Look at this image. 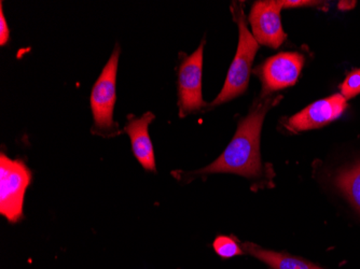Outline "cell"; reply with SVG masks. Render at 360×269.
Returning <instances> with one entry per match:
<instances>
[{
    "instance_id": "6da1fadb",
    "label": "cell",
    "mask_w": 360,
    "mask_h": 269,
    "mask_svg": "<svg viewBox=\"0 0 360 269\" xmlns=\"http://www.w3.org/2000/svg\"><path fill=\"white\" fill-rule=\"evenodd\" d=\"M280 98H266L257 103L250 114L238 123V131L224 153L207 167L195 171L196 175L231 173L248 178L259 177L261 127L269 109Z\"/></svg>"
},
{
    "instance_id": "7a4b0ae2",
    "label": "cell",
    "mask_w": 360,
    "mask_h": 269,
    "mask_svg": "<svg viewBox=\"0 0 360 269\" xmlns=\"http://www.w3.org/2000/svg\"><path fill=\"white\" fill-rule=\"evenodd\" d=\"M231 11L234 21L238 23V34H240L238 51L231 66L229 68L228 76L221 92L212 103V107L230 102L232 99L244 94L245 91L248 90L252 62L259 50L258 42L255 39L252 32L248 30L242 3H233Z\"/></svg>"
},
{
    "instance_id": "3957f363",
    "label": "cell",
    "mask_w": 360,
    "mask_h": 269,
    "mask_svg": "<svg viewBox=\"0 0 360 269\" xmlns=\"http://www.w3.org/2000/svg\"><path fill=\"white\" fill-rule=\"evenodd\" d=\"M32 173L21 159L0 155V214L10 223L23 218L24 198Z\"/></svg>"
},
{
    "instance_id": "277c9868",
    "label": "cell",
    "mask_w": 360,
    "mask_h": 269,
    "mask_svg": "<svg viewBox=\"0 0 360 269\" xmlns=\"http://www.w3.org/2000/svg\"><path fill=\"white\" fill-rule=\"evenodd\" d=\"M119 58L120 46H117L91 93V109L95 127L101 131H111L116 126L113 122V109L117 100L116 84Z\"/></svg>"
},
{
    "instance_id": "5b68a950",
    "label": "cell",
    "mask_w": 360,
    "mask_h": 269,
    "mask_svg": "<svg viewBox=\"0 0 360 269\" xmlns=\"http://www.w3.org/2000/svg\"><path fill=\"white\" fill-rule=\"evenodd\" d=\"M205 40L191 55L180 64L178 72V106L179 115L186 117L205 106L202 96V70Z\"/></svg>"
},
{
    "instance_id": "8992f818",
    "label": "cell",
    "mask_w": 360,
    "mask_h": 269,
    "mask_svg": "<svg viewBox=\"0 0 360 269\" xmlns=\"http://www.w3.org/2000/svg\"><path fill=\"white\" fill-rule=\"evenodd\" d=\"M304 64V58L295 52L277 54L256 70L262 81V96L296 84Z\"/></svg>"
},
{
    "instance_id": "52a82bcc",
    "label": "cell",
    "mask_w": 360,
    "mask_h": 269,
    "mask_svg": "<svg viewBox=\"0 0 360 269\" xmlns=\"http://www.w3.org/2000/svg\"><path fill=\"white\" fill-rule=\"evenodd\" d=\"M280 1H257L250 13L252 36L257 42L270 48H280L286 39L281 21Z\"/></svg>"
},
{
    "instance_id": "ba28073f",
    "label": "cell",
    "mask_w": 360,
    "mask_h": 269,
    "mask_svg": "<svg viewBox=\"0 0 360 269\" xmlns=\"http://www.w3.org/2000/svg\"><path fill=\"white\" fill-rule=\"evenodd\" d=\"M347 99L342 94H335L309 105L290 117L287 123L289 131H309L319 129L337 120L347 109Z\"/></svg>"
},
{
    "instance_id": "9c48e42d",
    "label": "cell",
    "mask_w": 360,
    "mask_h": 269,
    "mask_svg": "<svg viewBox=\"0 0 360 269\" xmlns=\"http://www.w3.org/2000/svg\"><path fill=\"white\" fill-rule=\"evenodd\" d=\"M155 119L153 113L147 112L141 119H131L124 127L125 133L131 138L134 157L143 169L150 171H155V157L148 127Z\"/></svg>"
},
{
    "instance_id": "30bf717a",
    "label": "cell",
    "mask_w": 360,
    "mask_h": 269,
    "mask_svg": "<svg viewBox=\"0 0 360 269\" xmlns=\"http://www.w3.org/2000/svg\"><path fill=\"white\" fill-rule=\"evenodd\" d=\"M243 248L250 256L262 261L273 269H323L313 263L302 260V258L286 254H281V252H275V251L266 250V249L260 248L252 242H245L243 244Z\"/></svg>"
},
{
    "instance_id": "8fae6325",
    "label": "cell",
    "mask_w": 360,
    "mask_h": 269,
    "mask_svg": "<svg viewBox=\"0 0 360 269\" xmlns=\"http://www.w3.org/2000/svg\"><path fill=\"white\" fill-rule=\"evenodd\" d=\"M335 184L360 212V163L342 171L335 178Z\"/></svg>"
},
{
    "instance_id": "7c38bea8",
    "label": "cell",
    "mask_w": 360,
    "mask_h": 269,
    "mask_svg": "<svg viewBox=\"0 0 360 269\" xmlns=\"http://www.w3.org/2000/svg\"><path fill=\"white\" fill-rule=\"evenodd\" d=\"M214 250L218 256L224 258H233V256H242L244 251L238 246V242L233 238L228 236H218L212 244Z\"/></svg>"
},
{
    "instance_id": "4fadbf2b",
    "label": "cell",
    "mask_w": 360,
    "mask_h": 269,
    "mask_svg": "<svg viewBox=\"0 0 360 269\" xmlns=\"http://www.w3.org/2000/svg\"><path fill=\"white\" fill-rule=\"evenodd\" d=\"M342 96L345 99L354 98L360 94V70L351 72L341 86Z\"/></svg>"
},
{
    "instance_id": "5bb4252c",
    "label": "cell",
    "mask_w": 360,
    "mask_h": 269,
    "mask_svg": "<svg viewBox=\"0 0 360 269\" xmlns=\"http://www.w3.org/2000/svg\"><path fill=\"white\" fill-rule=\"evenodd\" d=\"M10 32L7 21L4 15L3 5L0 8V46H4L9 41Z\"/></svg>"
},
{
    "instance_id": "9a60e30c",
    "label": "cell",
    "mask_w": 360,
    "mask_h": 269,
    "mask_svg": "<svg viewBox=\"0 0 360 269\" xmlns=\"http://www.w3.org/2000/svg\"><path fill=\"white\" fill-rule=\"evenodd\" d=\"M282 8H290V7H303V6H315L317 5L316 1H307V0H285V1H280Z\"/></svg>"
},
{
    "instance_id": "2e32d148",
    "label": "cell",
    "mask_w": 360,
    "mask_h": 269,
    "mask_svg": "<svg viewBox=\"0 0 360 269\" xmlns=\"http://www.w3.org/2000/svg\"><path fill=\"white\" fill-rule=\"evenodd\" d=\"M354 6H355V1H353V3H351V1H341V3L339 4L340 9L343 10L352 9Z\"/></svg>"
}]
</instances>
